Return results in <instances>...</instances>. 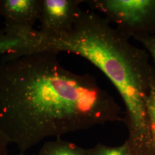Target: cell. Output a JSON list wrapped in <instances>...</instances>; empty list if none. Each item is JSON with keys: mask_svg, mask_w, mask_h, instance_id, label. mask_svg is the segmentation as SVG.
I'll list each match as a JSON object with an SVG mask.
<instances>
[{"mask_svg": "<svg viewBox=\"0 0 155 155\" xmlns=\"http://www.w3.org/2000/svg\"><path fill=\"white\" fill-rule=\"evenodd\" d=\"M129 39L155 34V0H85Z\"/></svg>", "mask_w": 155, "mask_h": 155, "instance_id": "3", "label": "cell"}, {"mask_svg": "<svg viewBox=\"0 0 155 155\" xmlns=\"http://www.w3.org/2000/svg\"><path fill=\"white\" fill-rule=\"evenodd\" d=\"M85 0H41L39 31L44 37H57L72 31Z\"/></svg>", "mask_w": 155, "mask_h": 155, "instance_id": "4", "label": "cell"}, {"mask_svg": "<svg viewBox=\"0 0 155 155\" xmlns=\"http://www.w3.org/2000/svg\"><path fill=\"white\" fill-rule=\"evenodd\" d=\"M39 52H67L90 61L116 87L126 107L127 143L134 155H153L146 101L155 79L147 51L132 45L104 17L81 11L70 32L43 36Z\"/></svg>", "mask_w": 155, "mask_h": 155, "instance_id": "2", "label": "cell"}, {"mask_svg": "<svg viewBox=\"0 0 155 155\" xmlns=\"http://www.w3.org/2000/svg\"><path fill=\"white\" fill-rule=\"evenodd\" d=\"M41 0H0V16L6 25L33 28L39 20Z\"/></svg>", "mask_w": 155, "mask_h": 155, "instance_id": "6", "label": "cell"}, {"mask_svg": "<svg viewBox=\"0 0 155 155\" xmlns=\"http://www.w3.org/2000/svg\"><path fill=\"white\" fill-rule=\"evenodd\" d=\"M87 155H134L127 141L121 146L107 147L103 144L97 145L87 150Z\"/></svg>", "mask_w": 155, "mask_h": 155, "instance_id": "8", "label": "cell"}, {"mask_svg": "<svg viewBox=\"0 0 155 155\" xmlns=\"http://www.w3.org/2000/svg\"><path fill=\"white\" fill-rule=\"evenodd\" d=\"M38 155H87V150L58 138L45 143Z\"/></svg>", "mask_w": 155, "mask_h": 155, "instance_id": "7", "label": "cell"}, {"mask_svg": "<svg viewBox=\"0 0 155 155\" xmlns=\"http://www.w3.org/2000/svg\"><path fill=\"white\" fill-rule=\"evenodd\" d=\"M28 155V154H26V153H24V152H20V153H17V154H15V155Z\"/></svg>", "mask_w": 155, "mask_h": 155, "instance_id": "12", "label": "cell"}, {"mask_svg": "<svg viewBox=\"0 0 155 155\" xmlns=\"http://www.w3.org/2000/svg\"><path fill=\"white\" fill-rule=\"evenodd\" d=\"M1 31H0V33H1Z\"/></svg>", "mask_w": 155, "mask_h": 155, "instance_id": "13", "label": "cell"}, {"mask_svg": "<svg viewBox=\"0 0 155 155\" xmlns=\"http://www.w3.org/2000/svg\"><path fill=\"white\" fill-rule=\"evenodd\" d=\"M42 51L0 66V131L25 153L44 139L122 121L114 98L89 74Z\"/></svg>", "mask_w": 155, "mask_h": 155, "instance_id": "1", "label": "cell"}, {"mask_svg": "<svg viewBox=\"0 0 155 155\" xmlns=\"http://www.w3.org/2000/svg\"><path fill=\"white\" fill-rule=\"evenodd\" d=\"M9 144L5 137L0 132V155H8Z\"/></svg>", "mask_w": 155, "mask_h": 155, "instance_id": "11", "label": "cell"}, {"mask_svg": "<svg viewBox=\"0 0 155 155\" xmlns=\"http://www.w3.org/2000/svg\"><path fill=\"white\" fill-rule=\"evenodd\" d=\"M43 35L34 28L6 25L0 33V61L37 52Z\"/></svg>", "mask_w": 155, "mask_h": 155, "instance_id": "5", "label": "cell"}, {"mask_svg": "<svg viewBox=\"0 0 155 155\" xmlns=\"http://www.w3.org/2000/svg\"><path fill=\"white\" fill-rule=\"evenodd\" d=\"M146 105L151 139L155 153V79L150 84V91L147 97Z\"/></svg>", "mask_w": 155, "mask_h": 155, "instance_id": "9", "label": "cell"}, {"mask_svg": "<svg viewBox=\"0 0 155 155\" xmlns=\"http://www.w3.org/2000/svg\"><path fill=\"white\" fill-rule=\"evenodd\" d=\"M133 39L143 45L145 50L151 56L155 64V34L135 36Z\"/></svg>", "mask_w": 155, "mask_h": 155, "instance_id": "10", "label": "cell"}]
</instances>
